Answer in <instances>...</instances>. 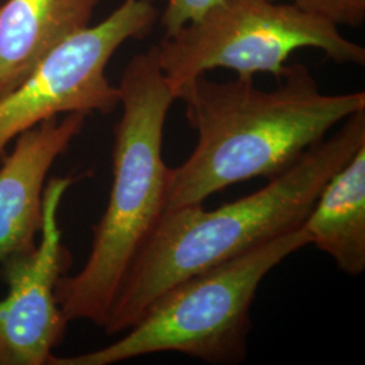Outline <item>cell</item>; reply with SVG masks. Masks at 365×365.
<instances>
[{
    "label": "cell",
    "mask_w": 365,
    "mask_h": 365,
    "mask_svg": "<svg viewBox=\"0 0 365 365\" xmlns=\"http://www.w3.org/2000/svg\"><path fill=\"white\" fill-rule=\"evenodd\" d=\"M287 1L336 26L359 27L365 21V0H271Z\"/></svg>",
    "instance_id": "8fae6325"
},
{
    "label": "cell",
    "mask_w": 365,
    "mask_h": 365,
    "mask_svg": "<svg viewBox=\"0 0 365 365\" xmlns=\"http://www.w3.org/2000/svg\"><path fill=\"white\" fill-rule=\"evenodd\" d=\"M303 227L344 274L364 272L365 145L325 182Z\"/></svg>",
    "instance_id": "30bf717a"
},
{
    "label": "cell",
    "mask_w": 365,
    "mask_h": 365,
    "mask_svg": "<svg viewBox=\"0 0 365 365\" xmlns=\"http://www.w3.org/2000/svg\"><path fill=\"white\" fill-rule=\"evenodd\" d=\"M218 1L220 0H167L158 21L164 29V36H170L184 25L195 21Z\"/></svg>",
    "instance_id": "7c38bea8"
},
{
    "label": "cell",
    "mask_w": 365,
    "mask_h": 365,
    "mask_svg": "<svg viewBox=\"0 0 365 365\" xmlns=\"http://www.w3.org/2000/svg\"><path fill=\"white\" fill-rule=\"evenodd\" d=\"M78 178H52L45 185L42 226L34 248L0 264L7 294L0 299V365H51L52 351L69 324L56 298L72 256L63 244L58 209Z\"/></svg>",
    "instance_id": "52a82bcc"
},
{
    "label": "cell",
    "mask_w": 365,
    "mask_h": 365,
    "mask_svg": "<svg viewBox=\"0 0 365 365\" xmlns=\"http://www.w3.org/2000/svg\"><path fill=\"white\" fill-rule=\"evenodd\" d=\"M86 114L46 119L19 134L0 160V264L36 247L46 178L83 130Z\"/></svg>",
    "instance_id": "ba28073f"
},
{
    "label": "cell",
    "mask_w": 365,
    "mask_h": 365,
    "mask_svg": "<svg viewBox=\"0 0 365 365\" xmlns=\"http://www.w3.org/2000/svg\"><path fill=\"white\" fill-rule=\"evenodd\" d=\"M152 0H123L105 21L86 27L48 53L15 90L0 99V160L15 138L61 114H110L119 91L106 76L114 53L146 37L160 21Z\"/></svg>",
    "instance_id": "8992f818"
},
{
    "label": "cell",
    "mask_w": 365,
    "mask_h": 365,
    "mask_svg": "<svg viewBox=\"0 0 365 365\" xmlns=\"http://www.w3.org/2000/svg\"><path fill=\"white\" fill-rule=\"evenodd\" d=\"M365 145V110L250 195L215 210H167L131 264L106 324L114 336L184 279L299 227L325 182Z\"/></svg>",
    "instance_id": "7a4b0ae2"
},
{
    "label": "cell",
    "mask_w": 365,
    "mask_h": 365,
    "mask_svg": "<svg viewBox=\"0 0 365 365\" xmlns=\"http://www.w3.org/2000/svg\"><path fill=\"white\" fill-rule=\"evenodd\" d=\"M158 64L175 95L212 69L237 76H283L299 49H317L337 64L364 66L365 49L339 27L287 1L220 0L156 45Z\"/></svg>",
    "instance_id": "5b68a950"
},
{
    "label": "cell",
    "mask_w": 365,
    "mask_h": 365,
    "mask_svg": "<svg viewBox=\"0 0 365 365\" xmlns=\"http://www.w3.org/2000/svg\"><path fill=\"white\" fill-rule=\"evenodd\" d=\"M176 101L197 141L182 165L170 168L167 210L202 205L235 182L274 178L365 110L364 91L324 93L300 63L287 66L271 91L253 76L214 81L202 75L182 86Z\"/></svg>",
    "instance_id": "6da1fadb"
},
{
    "label": "cell",
    "mask_w": 365,
    "mask_h": 365,
    "mask_svg": "<svg viewBox=\"0 0 365 365\" xmlns=\"http://www.w3.org/2000/svg\"><path fill=\"white\" fill-rule=\"evenodd\" d=\"M303 227L192 274L161 294L120 339L51 365H111L146 354L180 352L210 364H237L248 352L250 309L264 277L310 245Z\"/></svg>",
    "instance_id": "277c9868"
},
{
    "label": "cell",
    "mask_w": 365,
    "mask_h": 365,
    "mask_svg": "<svg viewBox=\"0 0 365 365\" xmlns=\"http://www.w3.org/2000/svg\"><path fill=\"white\" fill-rule=\"evenodd\" d=\"M122 115L114 126L113 185L93 226L91 252L76 274L63 276L56 298L66 321L105 329L122 283L167 210L170 168L163 160L167 115L176 101L156 45L135 54L117 86Z\"/></svg>",
    "instance_id": "3957f363"
},
{
    "label": "cell",
    "mask_w": 365,
    "mask_h": 365,
    "mask_svg": "<svg viewBox=\"0 0 365 365\" xmlns=\"http://www.w3.org/2000/svg\"><path fill=\"white\" fill-rule=\"evenodd\" d=\"M101 0H7L0 6V99L63 41L91 25Z\"/></svg>",
    "instance_id": "9c48e42d"
}]
</instances>
